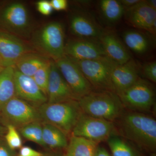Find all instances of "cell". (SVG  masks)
Returning a JSON list of instances; mask_svg holds the SVG:
<instances>
[{"instance_id": "15", "label": "cell", "mask_w": 156, "mask_h": 156, "mask_svg": "<svg viewBox=\"0 0 156 156\" xmlns=\"http://www.w3.org/2000/svg\"><path fill=\"white\" fill-rule=\"evenodd\" d=\"M48 103H58L77 100L56 66L51 60L50 76L47 89Z\"/></svg>"}, {"instance_id": "27", "label": "cell", "mask_w": 156, "mask_h": 156, "mask_svg": "<svg viewBox=\"0 0 156 156\" xmlns=\"http://www.w3.org/2000/svg\"><path fill=\"white\" fill-rule=\"evenodd\" d=\"M50 65L51 60L49 59L37 71L32 77L34 80L46 96L50 76Z\"/></svg>"}, {"instance_id": "1", "label": "cell", "mask_w": 156, "mask_h": 156, "mask_svg": "<svg viewBox=\"0 0 156 156\" xmlns=\"http://www.w3.org/2000/svg\"><path fill=\"white\" fill-rule=\"evenodd\" d=\"M119 120V133L144 149L154 151L156 148V121L143 113H125Z\"/></svg>"}, {"instance_id": "5", "label": "cell", "mask_w": 156, "mask_h": 156, "mask_svg": "<svg viewBox=\"0 0 156 156\" xmlns=\"http://www.w3.org/2000/svg\"><path fill=\"white\" fill-rule=\"evenodd\" d=\"M1 30L23 39L32 34V27L28 10L25 5L14 2L7 5L0 14Z\"/></svg>"}, {"instance_id": "35", "label": "cell", "mask_w": 156, "mask_h": 156, "mask_svg": "<svg viewBox=\"0 0 156 156\" xmlns=\"http://www.w3.org/2000/svg\"><path fill=\"white\" fill-rule=\"evenodd\" d=\"M94 156H111L108 152L102 147L98 146L96 148Z\"/></svg>"}, {"instance_id": "20", "label": "cell", "mask_w": 156, "mask_h": 156, "mask_svg": "<svg viewBox=\"0 0 156 156\" xmlns=\"http://www.w3.org/2000/svg\"><path fill=\"white\" fill-rule=\"evenodd\" d=\"M15 71L13 66L5 68L0 73V111L15 97Z\"/></svg>"}, {"instance_id": "14", "label": "cell", "mask_w": 156, "mask_h": 156, "mask_svg": "<svg viewBox=\"0 0 156 156\" xmlns=\"http://www.w3.org/2000/svg\"><path fill=\"white\" fill-rule=\"evenodd\" d=\"M15 97L38 108L48 101V98L32 77L25 75L15 68Z\"/></svg>"}, {"instance_id": "31", "label": "cell", "mask_w": 156, "mask_h": 156, "mask_svg": "<svg viewBox=\"0 0 156 156\" xmlns=\"http://www.w3.org/2000/svg\"><path fill=\"white\" fill-rule=\"evenodd\" d=\"M0 156H15V151L9 147L2 136H0Z\"/></svg>"}, {"instance_id": "32", "label": "cell", "mask_w": 156, "mask_h": 156, "mask_svg": "<svg viewBox=\"0 0 156 156\" xmlns=\"http://www.w3.org/2000/svg\"><path fill=\"white\" fill-rule=\"evenodd\" d=\"M43 153L35 150L28 146H22L20 149L19 153L17 156H42Z\"/></svg>"}, {"instance_id": "6", "label": "cell", "mask_w": 156, "mask_h": 156, "mask_svg": "<svg viewBox=\"0 0 156 156\" xmlns=\"http://www.w3.org/2000/svg\"><path fill=\"white\" fill-rule=\"evenodd\" d=\"M117 95L124 107L131 112L145 113L151 112L154 106L155 94L153 87L141 78Z\"/></svg>"}, {"instance_id": "10", "label": "cell", "mask_w": 156, "mask_h": 156, "mask_svg": "<svg viewBox=\"0 0 156 156\" xmlns=\"http://www.w3.org/2000/svg\"><path fill=\"white\" fill-rule=\"evenodd\" d=\"M54 62L78 100L94 90L80 69L71 59L65 56Z\"/></svg>"}, {"instance_id": "25", "label": "cell", "mask_w": 156, "mask_h": 156, "mask_svg": "<svg viewBox=\"0 0 156 156\" xmlns=\"http://www.w3.org/2000/svg\"><path fill=\"white\" fill-rule=\"evenodd\" d=\"M107 141L112 156H141L128 143L116 134L112 135Z\"/></svg>"}, {"instance_id": "36", "label": "cell", "mask_w": 156, "mask_h": 156, "mask_svg": "<svg viewBox=\"0 0 156 156\" xmlns=\"http://www.w3.org/2000/svg\"><path fill=\"white\" fill-rule=\"evenodd\" d=\"M6 127L3 124L0 117V136H2L5 135L6 132Z\"/></svg>"}, {"instance_id": "4", "label": "cell", "mask_w": 156, "mask_h": 156, "mask_svg": "<svg viewBox=\"0 0 156 156\" xmlns=\"http://www.w3.org/2000/svg\"><path fill=\"white\" fill-rule=\"evenodd\" d=\"M42 122L59 128L66 135L71 134L83 113L77 100L46 103L37 108Z\"/></svg>"}, {"instance_id": "28", "label": "cell", "mask_w": 156, "mask_h": 156, "mask_svg": "<svg viewBox=\"0 0 156 156\" xmlns=\"http://www.w3.org/2000/svg\"><path fill=\"white\" fill-rule=\"evenodd\" d=\"M6 127L7 130L4 139L6 143L12 150L20 149L23 146V142L17 128L11 125H7Z\"/></svg>"}, {"instance_id": "17", "label": "cell", "mask_w": 156, "mask_h": 156, "mask_svg": "<svg viewBox=\"0 0 156 156\" xmlns=\"http://www.w3.org/2000/svg\"><path fill=\"white\" fill-rule=\"evenodd\" d=\"M69 27L73 34L80 39L99 41L105 30L92 17L84 13L71 15Z\"/></svg>"}, {"instance_id": "26", "label": "cell", "mask_w": 156, "mask_h": 156, "mask_svg": "<svg viewBox=\"0 0 156 156\" xmlns=\"http://www.w3.org/2000/svg\"><path fill=\"white\" fill-rule=\"evenodd\" d=\"M23 138L45 147L43 140V124L41 121L29 123L17 129Z\"/></svg>"}, {"instance_id": "7", "label": "cell", "mask_w": 156, "mask_h": 156, "mask_svg": "<svg viewBox=\"0 0 156 156\" xmlns=\"http://www.w3.org/2000/svg\"><path fill=\"white\" fill-rule=\"evenodd\" d=\"M69 58L76 64L94 90L112 91L111 73L116 64L110 58L80 60Z\"/></svg>"}, {"instance_id": "12", "label": "cell", "mask_w": 156, "mask_h": 156, "mask_svg": "<svg viewBox=\"0 0 156 156\" xmlns=\"http://www.w3.org/2000/svg\"><path fill=\"white\" fill-rule=\"evenodd\" d=\"M65 56L80 60L108 58L99 41L78 39L65 44Z\"/></svg>"}, {"instance_id": "18", "label": "cell", "mask_w": 156, "mask_h": 156, "mask_svg": "<svg viewBox=\"0 0 156 156\" xmlns=\"http://www.w3.org/2000/svg\"><path fill=\"white\" fill-rule=\"evenodd\" d=\"M99 42L107 57L116 64H124L132 58L126 47L113 33L105 31Z\"/></svg>"}, {"instance_id": "11", "label": "cell", "mask_w": 156, "mask_h": 156, "mask_svg": "<svg viewBox=\"0 0 156 156\" xmlns=\"http://www.w3.org/2000/svg\"><path fill=\"white\" fill-rule=\"evenodd\" d=\"M35 51L25 40L0 30V62L5 67L14 66L24 54Z\"/></svg>"}, {"instance_id": "16", "label": "cell", "mask_w": 156, "mask_h": 156, "mask_svg": "<svg viewBox=\"0 0 156 156\" xmlns=\"http://www.w3.org/2000/svg\"><path fill=\"white\" fill-rule=\"evenodd\" d=\"M139 71L137 63L132 58L124 64H116L111 73L113 92L118 94L131 87L140 78Z\"/></svg>"}, {"instance_id": "24", "label": "cell", "mask_w": 156, "mask_h": 156, "mask_svg": "<svg viewBox=\"0 0 156 156\" xmlns=\"http://www.w3.org/2000/svg\"><path fill=\"white\" fill-rule=\"evenodd\" d=\"M99 7L105 19L112 23L120 20L126 11L120 1L116 0H101Z\"/></svg>"}, {"instance_id": "19", "label": "cell", "mask_w": 156, "mask_h": 156, "mask_svg": "<svg viewBox=\"0 0 156 156\" xmlns=\"http://www.w3.org/2000/svg\"><path fill=\"white\" fill-rule=\"evenodd\" d=\"M125 44L130 50L138 55H144L150 50L151 39L146 34L140 31L128 30L123 34Z\"/></svg>"}, {"instance_id": "3", "label": "cell", "mask_w": 156, "mask_h": 156, "mask_svg": "<svg viewBox=\"0 0 156 156\" xmlns=\"http://www.w3.org/2000/svg\"><path fill=\"white\" fill-rule=\"evenodd\" d=\"M31 41L36 51L53 61L65 56V34L61 23L53 21L43 25L32 34Z\"/></svg>"}, {"instance_id": "13", "label": "cell", "mask_w": 156, "mask_h": 156, "mask_svg": "<svg viewBox=\"0 0 156 156\" xmlns=\"http://www.w3.org/2000/svg\"><path fill=\"white\" fill-rule=\"evenodd\" d=\"M125 19L134 28L143 30L154 34L156 31V10L141 1L131 9L125 11Z\"/></svg>"}, {"instance_id": "21", "label": "cell", "mask_w": 156, "mask_h": 156, "mask_svg": "<svg viewBox=\"0 0 156 156\" xmlns=\"http://www.w3.org/2000/svg\"><path fill=\"white\" fill-rule=\"evenodd\" d=\"M48 59L37 52H30L20 57L14 66L21 73L33 77L37 71Z\"/></svg>"}, {"instance_id": "33", "label": "cell", "mask_w": 156, "mask_h": 156, "mask_svg": "<svg viewBox=\"0 0 156 156\" xmlns=\"http://www.w3.org/2000/svg\"><path fill=\"white\" fill-rule=\"evenodd\" d=\"M50 2L53 10L57 11H65L68 6L66 0H51Z\"/></svg>"}, {"instance_id": "34", "label": "cell", "mask_w": 156, "mask_h": 156, "mask_svg": "<svg viewBox=\"0 0 156 156\" xmlns=\"http://www.w3.org/2000/svg\"><path fill=\"white\" fill-rule=\"evenodd\" d=\"M141 1V0H121L119 1L126 11L136 5L140 2Z\"/></svg>"}, {"instance_id": "23", "label": "cell", "mask_w": 156, "mask_h": 156, "mask_svg": "<svg viewBox=\"0 0 156 156\" xmlns=\"http://www.w3.org/2000/svg\"><path fill=\"white\" fill-rule=\"evenodd\" d=\"M98 145L89 140L71 136L64 156H94Z\"/></svg>"}, {"instance_id": "22", "label": "cell", "mask_w": 156, "mask_h": 156, "mask_svg": "<svg viewBox=\"0 0 156 156\" xmlns=\"http://www.w3.org/2000/svg\"><path fill=\"white\" fill-rule=\"evenodd\" d=\"M43 140L45 147L51 149L66 148L69 141L67 135L57 127L42 122Z\"/></svg>"}, {"instance_id": "9", "label": "cell", "mask_w": 156, "mask_h": 156, "mask_svg": "<svg viewBox=\"0 0 156 156\" xmlns=\"http://www.w3.org/2000/svg\"><path fill=\"white\" fill-rule=\"evenodd\" d=\"M0 117L5 126L11 125L17 129L33 122H41L37 108L16 97L3 107Z\"/></svg>"}, {"instance_id": "37", "label": "cell", "mask_w": 156, "mask_h": 156, "mask_svg": "<svg viewBox=\"0 0 156 156\" xmlns=\"http://www.w3.org/2000/svg\"><path fill=\"white\" fill-rule=\"evenodd\" d=\"M147 3L153 9L156 10V0H149L147 1Z\"/></svg>"}, {"instance_id": "39", "label": "cell", "mask_w": 156, "mask_h": 156, "mask_svg": "<svg viewBox=\"0 0 156 156\" xmlns=\"http://www.w3.org/2000/svg\"><path fill=\"white\" fill-rule=\"evenodd\" d=\"M5 66L3 65V64H2V62H0V73L2 72V71L3 70V69L5 68Z\"/></svg>"}, {"instance_id": "38", "label": "cell", "mask_w": 156, "mask_h": 156, "mask_svg": "<svg viewBox=\"0 0 156 156\" xmlns=\"http://www.w3.org/2000/svg\"><path fill=\"white\" fill-rule=\"evenodd\" d=\"M42 156H59L54 154H43Z\"/></svg>"}, {"instance_id": "30", "label": "cell", "mask_w": 156, "mask_h": 156, "mask_svg": "<svg viewBox=\"0 0 156 156\" xmlns=\"http://www.w3.org/2000/svg\"><path fill=\"white\" fill-rule=\"evenodd\" d=\"M36 7L39 13L44 16H49L52 14L53 10L50 1L46 0L37 2Z\"/></svg>"}, {"instance_id": "8", "label": "cell", "mask_w": 156, "mask_h": 156, "mask_svg": "<svg viewBox=\"0 0 156 156\" xmlns=\"http://www.w3.org/2000/svg\"><path fill=\"white\" fill-rule=\"evenodd\" d=\"M116 131L113 122L95 118L83 113L71 134V136L82 137L99 144L107 141L112 135L116 134Z\"/></svg>"}, {"instance_id": "2", "label": "cell", "mask_w": 156, "mask_h": 156, "mask_svg": "<svg viewBox=\"0 0 156 156\" xmlns=\"http://www.w3.org/2000/svg\"><path fill=\"white\" fill-rule=\"evenodd\" d=\"M78 101L83 113L101 119L114 122L124 113L119 98L112 91L93 90Z\"/></svg>"}, {"instance_id": "29", "label": "cell", "mask_w": 156, "mask_h": 156, "mask_svg": "<svg viewBox=\"0 0 156 156\" xmlns=\"http://www.w3.org/2000/svg\"><path fill=\"white\" fill-rule=\"evenodd\" d=\"M143 72L144 76L150 81L156 82V62H150L144 64L143 67Z\"/></svg>"}]
</instances>
